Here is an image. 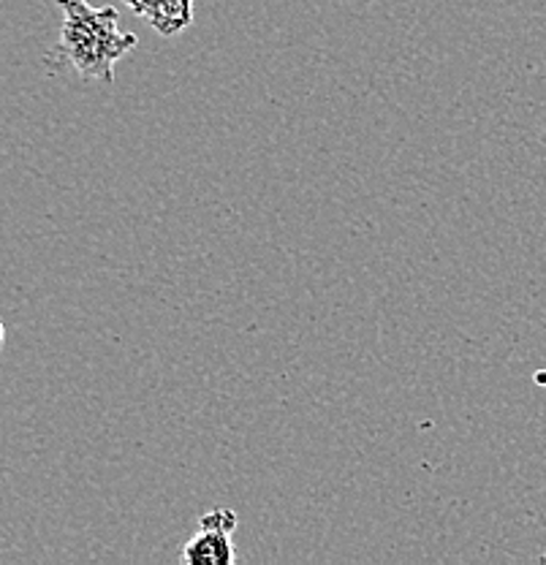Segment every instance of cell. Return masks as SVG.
<instances>
[{
    "label": "cell",
    "mask_w": 546,
    "mask_h": 565,
    "mask_svg": "<svg viewBox=\"0 0 546 565\" xmlns=\"http://www.w3.org/2000/svg\"><path fill=\"white\" fill-rule=\"evenodd\" d=\"M237 530V514L228 509H213L199 520V530L182 550L188 565H232L237 561L232 533Z\"/></svg>",
    "instance_id": "obj_2"
},
{
    "label": "cell",
    "mask_w": 546,
    "mask_h": 565,
    "mask_svg": "<svg viewBox=\"0 0 546 565\" xmlns=\"http://www.w3.org/2000/svg\"><path fill=\"white\" fill-rule=\"evenodd\" d=\"M3 334H6L3 332V323H0V349H3Z\"/></svg>",
    "instance_id": "obj_5"
},
{
    "label": "cell",
    "mask_w": 546,
    "mask_h": 565,
    "mask_svg": "<svg viewBox=\"0 0 546 565\" xmlns=\"http://www.w3.org/2000/svg\"><path fill=\"white\" fill-rule=\"evenodd\" d=\"M536 384L538 386H546V370H538V373H536Z\"/></svg>",
    "instance_id": "obj_4"
},
{
    "label": "cell",
    "mask_w": 546,
    "mask_h": 565,
    "mask_svg": "<svg viewBox=\"0 0 546 565\" xmlns=\"http://www.w3.org/2000/svg\"><path fill=\"white\" fill-rule=\"evenodd\" d=\"M63 9L61 41L46 55L52 71L63 68L82 82H115V63L137 50V35L120 31V14L111 6L93 9L87 0H57Z\"/></svg>",
    "instance_id": "obj_1"
},
{
    "label": "cell",
    "mask_w": 546,
    "mask_h": 565,
    "mask_svg": "<svg viewBox=\"0 0 546 565\" xmlns=\"http://www.w3.org/2000/svg\"><path fill=\"white\" fill-rule=\"evenodd\" d=\"M126 6L161 35H178L193 22V0H126Z\"/></svg>",
    "instance_id": "obj_3"
}]
</instances>
